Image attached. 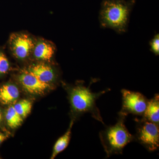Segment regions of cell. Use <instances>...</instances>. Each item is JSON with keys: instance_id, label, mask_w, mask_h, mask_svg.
Returning <instances> with one entry per match:
<instances>
[{"instance_id": "ac0fdd59", "label": "cell", "mask_w": 159, "mask_h": 159, "mask_svg": "<svg viewBox=\"0 0 159 159\" xmlns=\"http://www.w3.org/2000/svg\"><path fill=\"white\" fill-rule=\"evenodd\" d=\"M2 110H1V108H0V125H1V123H2Z\"/></svg>"}, {"instance_id": "9a60e30c", "label": "cell", "mask_w": 159, "mask_h": 159, "mask_svg": "<svg viewBox=\"0 0 159 159\" xmlns=\"http://www.w3.org/2000/svg\"><path fill=\"white\" fill-rule=\"evenodd\" d=\"M9 69V63L7 57L0 52V75L6 74Z\"/></svg>"}, {"instance_id": "5b68a950", "label": "cell", "mask_w": 159, "mask_h": 159, "mask_svg": "<svg viewBox=\"0 0 159 159\" xmlns=\"http://www.w3.org/2000/svg\"><path fill=\"white\" fill-rule=\"evenodd\" d=\"M122 107L119 115L126 117L129 114L142 117L147 107L148 99L139 92L127 89L121 90Z\"/></svg>"}, {"instance_id": "5bb4252c", "label": "cell", "mask_w": 159, "mask_h": 159, "mask_svg": "<svg viewBox=\"0 0 159 159\" xmlns=\"http://www.w3.org/2000/svg\"><path fill=\"white\" fill-rule=\"evenodd\" d=\"M13 106L15 110L23 119L30 114L32 108V103L28 99H23Z\"/></svg>"}, {"instance_id": "4fadbf2b", "label": "cell", "mask_w": 159, "mask_h": 159, "mask_svg": "<svg viewBox=\"0 0 159 159\" xmlns=\"http://www.w3.org/2000/svg\"><path fill=\"white\" fill-rule=\"evenodd\" d=\"M6 119L7 125L11 129H15L21 125L23 119L17 113L13 107L10 105L6 110Z\"/></svg>"}, {"instance_id": "6da1fadb", "label": "cell", "mask_w": 159, "mask_h": 159, "mask_svg": "<svg viewBox=\"0 0 159 159\" xmlns=\"http://www.w3.org/2000/svg\"><path fill=\"white\" fill-rule=\"evenodd\" d=\"M135 0H104L101 4L99 19L102 28L112 29L117 33H125Z\"/></svg>"}, {"instance_id": "7a4b0ae2", "label": "cell", "mask_w": 159, "mask_h": 159, "mask_svg": "<svg viewBox=\"0 0 159 159\" xmlns=\"http://www.w3.org/2000/svg\"><path fill=\"white\" fill-rule=\"evenodd\" d=\"M98 80L96 78L91 80L88 87L84 85L83 82H79L77 85L71 87L68 89L69 99L74 115L80 116L89 113L94 119L104 124L96 102L99 97L111 89H107L98 93H93L91 85Z\"/></svg>"}, {"instance_id": "e0dca14e", "label": "cell", "mask_w": 159, "mask_h": 159, "mask_svg": "<svg viewBox=\"0 0 159 159\" xmlns=\"http://www.w3.org/2000/svg\"><path fill=\"white\" fill-rule=\"evenodd\" d=\"M8 135L0 132V145L7 139Z\"/></svg>"}, {"instance_id": "52a82bcc", "label": "cell", "mask_w": 159, "mask_h": 159, "mask_svg": "<svg viewBox=\"0 0 159 159\" xmlns=\"http://www.w3.org/2000/svg\"><path fill=\"white\" fill-rule=\"evenodd\" d=\"M18 79L24 89L32 95H42L52 87L51 84L40 81L27 70L22 71Z\"/></svg>"}, {"instance_id": "ba28073f", "label": "cell", "mask_w": 159, "mask_h": 159, "mask_svg": "<svg viewBox=\"0 0 159 159\" xmlns=\"http://www.w3.org/2000/svg\"><path fill=\"white\" fill-rule=\"evenodd\" d=\"M54 45L44 40H40L34 43L32 53L33 56L39 60L50 61L55 53Z\"/></svg>"}, {"instance_id": "3957f363", "label": "cell", "mask_w": 159, "mask_h": 159, "mask_svg": "<svg viewBox=\"0 0 159 159\" xmlns=\"http://www.w3.org/2000/svg\"><path fill=\"white\" fill-rule=\"evenodd\" d=\"M115 125L107 127L99 133L100 142L107 157L114 155L122 154L125 146L135 141L134 135L129 132L125 126L126 117L118 115Z\"/></svg>"}, {"instance_id": "7c38bea8", "label": "cell", "mask_w": 159, "mask_h": 159, "mask_svg": "<svg viewBox=\"0 0 159 159\" xmlns=\"http://www.w3.org/2000/svg\"><path fill=\"white\" fill-rule=\"evenodd\" d=\"M74 120L72 119L69 128L68 129L66 133L63 135L55 143L51 157V159L55 158V157L57 156L58 154L64 150L69 145L71 139V130L74 125Z\"/></svg>"}, {"instance_id": "8fae6325", "label": "cell", "mask_w": 159, "mask_h": 159, "mask_svg": "<svg viewBox=\"0 0 159 159\" xmlns=\"http://www.w3.org/2000/svg\"><path fill=\"white\" fill-rule=\"evenodd\" d=\"M143 118L159 125V95L156 94L153 98L148 99Z\"/></svg>"}, {"instance_id": "9c48e42d", "label": "cell", "mask_w": 159, "mask_h": 159, "mask_svg": "<svg viewBox=\"0 0 159 159\" xmlns=\"http://www.w3.org/2000/svg\"><path fill=\"white\" fill-rule=\"evenodd\" d=\"M40 81L50 84L55 80V72L50 66L44 63L33 65L27 69Z\"/></svg>"}, {"instance_id": "2e32d148", "label": "cell", "mask_w": 159, "mask_h": 159, "mask_svg": "<svg viewBox=\"0 0 159 159\" xmlns=\"http://www.w3.org/2000/svg\"><path fill=\"white\" fill-rule=\"evenodd\" d=\"M150 50L155 55L158 56L159 54V35L157 34L149 42Z\"/></svg>"}, {"instance_id": "30bf717a", "label": "cell", "mask_w": 159, "mask_h": 159, "mask_svg": "<svg viewBox=\"0 0 159 159\" xmlns=\"http://www.w3.org/2000/svg\"><path fill=\"white\" fill-rule=\"evenodd\" d=\"M19 96V90L14 84H6L0 87V102L3 105L13 104Z\"/></svg>"}, {"instance_id": "277c9868", "label": "cell", "mask_w": 159, "mask_h": 159, "mask_svg": "<svg viewBox=\"0 0 159 159\" xmlns=\"http://www.w3.org/2000/svg\"><path fill=\"white\" fill-rule=\"evenodd\" d=\"M136 134L135 140L149 152L159 148V125L142 117L135 119Z\"/></svg>"}, {"instance_id": "8992f818", "label": "cell", "mask_w": 159, "mask_h": 159, "mask_svg": "<svg viewBox=\"0 0 159 159\" xmlns=\"http://www.w3.org/2000/svg\"><path fill=\"white\" fill-rule=\"evenodd\" d=\"M34 43L29 35L23 33L12 34L9 40L12 54L19 59L28 58L32 53Z\"/></svg>"}]
</instances>
